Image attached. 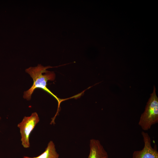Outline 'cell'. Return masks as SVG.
<instances>
[{"instance_id": "8992f818", "label": "cell", "mask_w": 158, "mask_h": 158, "mask_svg": "<svg viewBox=\"0 0 158 158\" xmlns=\"http://www.w3.org/2000/svg\"><path fill=\"white\" fill-rule=\"evenodd\" d=\"M59 154L57 152L55 145L52 141L48 143L45 151L39 156L35 157L24 156L23 158H59Z\"/></svg>"}, {"instance_id": "3957f363", "label": "cell", "mask_w": 158, "mask_h": 158, "mask_svg": "<svg viewBox=\"0 0 158 158\" xmlns=\"http://www.w3.org/2000/svg\"><path fill=\"white\" fill-rule=\"evenodd\" d=\"M39 121L37 114L35 112L30 116H24L21 122L18 124L17 126L20 129L21 134L22 145L24 147L28 148L30 147V134Z\"/></svg>"}, {"instance_id": "5b68a950", "label": "cell", "mask_w": 158, "mask_h": 158, "mask_svg": "<svg viewBox=\"0 0 158 158\" xmlns=\"http://www.w3.org/2000/svg\"><path fill=\"white\" fill-rule=\"evenodd\" d=\"M90 153L88 158H109L108 154L98 140L92 139L90 141Z\"/></svg>"}, {"instance_id": "7a4b0ae2", "label": "cell", "mask_w": 158, "mask_h": 158, "mask_svg": "<svg viewBox=\"0 0 158 158\" xmlns=\"http://www.w3.org/2000/svg\"><path fill=\"white\" fill-rule=\"evenodd\" d=\"M158 122V98L154 86L144 112L141 114L138 125L144 130L150 129L151 126Z\"/></svg>"}, {"instance_id": "52a82bcc", "label": "cell", "mask_w": 158, "mask_h": 158, "mask_svg": "<svg viewBox=\"0 0 158 158\" xmlns=\"http://www.w3.org/2000/svg\"><path fill=\"white\" fill-rule=\"evenodd\" d=\"M1 118L0 117V120H1Z\"/></svg>"}, {"instance_id": "277c9868", "label": "cell", "mask_w": 158, "mask_h": 158, "mask_svg": "<svg viewBox=\"0 0 158 158\" xmlns=\"http://www.w3.org/2000/svg\"><path fill=\"white\" fill-rule=\"evenodd\" d=\"M141 134L144 142V147L141 150L134 151L132 158H158L157 146L155 145L154 147H152L151 138L148 134L142 131Z\"/></svg>"}, {"instance_id": "6da1fadb", "label": "cell", "mask_w": 158, "mask_h": 158, "mask_svg": "<svg viewBox=\"0 0 158 158\" xmlns=\"http://www.w3.org/2000/svg\"><path fill=\"white\" fill-rule=\"evenodd\" d=\"M53 67H54L49 66L44 67L41 64H38L36 67H30L26 69L25 71L32 78L33 83L31 87L25 91L23 97L27 100H30L32 95L35 89H42L56 99L58 103V110L61 103L63 100L58 98L47 87V82L48 80L53 81L55 78L54 73L47 70L48 68Z\"/></svg>"}]
</instances>
